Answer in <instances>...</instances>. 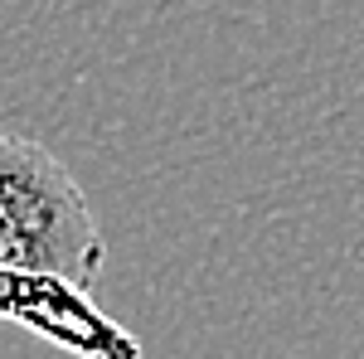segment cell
<instances>
[{"label": "cell", "instance_id": "obj_2", "mask_svg": "<svg viewBox=\"0 0 364 359\" xmlns=\"http://www.w3.org/2000/svg\"><path fill=\"white\" fill-rule=\"evenodd\" d=\"M0 321L39 335L78 359H141V340L127 326H117L87 296V286H73L49 272L0 267Z\"/></svg>", "mask_w": 364, "mask_h": 359}, {"label": "cell", "instance_id": "obj_1", "mask_svg": "<svg viewBox=\"0 0 364 359\" xmlns=\"http://www.w3.org/2000/svg\"><path fill=\"white\" fill-rule=\"evenodd\" d=\"M102 262L107 238L73 170L44 141L0 132V267L92 286Z\"/></svg>", "mask_w": 364, "mask_h": 359}]
</instances>
